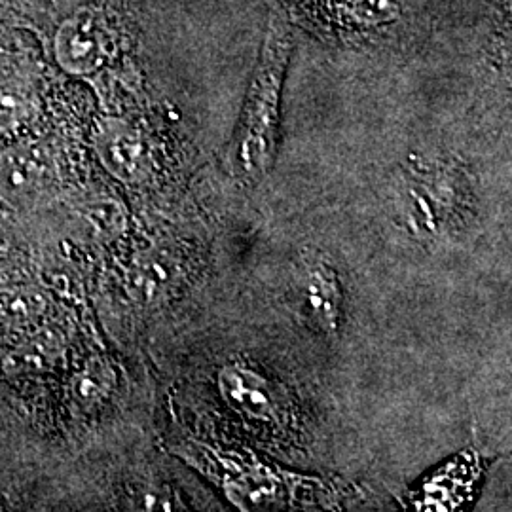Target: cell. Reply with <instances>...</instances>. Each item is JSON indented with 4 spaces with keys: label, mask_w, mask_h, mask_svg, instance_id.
<instances>
[{
    "label": "cell",
    "mask_w": 512,
    "mask_h": 512,
    "mask_svg": "<svg viewBox=\"0 0 512 512\" xmlns=\"http://www.w3.org/2000/svg\"><path fill=\"white\" fill-rule=\"evenodd\" d=\"M293 50L291 29L281 19H270L238 129L228 150L230 171L243 183L264 179L274 167L283 86Z\"/></svg>",
    "instance_id": "1"
},
{
    "label": "cell",
    "mask_w": 512,
    "mask_h": 512,
    "mask_svg": "<svg viewBox=\"0 0 512 512\" xmlns=\"http://www.w3.org/2000/svg\"><path fill=\"white\" fill-rule=\"evenodd\" d=\"M54 184L50 152L40 145H18L0 156V196L16 207L46 198Z\"/></svg>",
    "instance_id": "2"
},
{
    "label": "cell",
    "mask_w": 512,
    "mask_h": 512,
    "mask_svg": "<svg viewBox=\"0 0 512 512\" xmlns=\"http://www.w3.org/2000/svg\"><path fill=\"white\" fill-rule=\"evenodd\" d=\"M298 302L313 329L334 336L342 327L344 294L327 262H311L298 277Z\"/></svg>",
    "instance_id": "3"
},
{
    "label": "cell",
    "mask_w": 512,
    "mask_h": 512,
    "mask_svg": "<svg viewBox=\"0 0 512 512\" xmlns=\"http://www.w3.org/2000/svg\"><path fill=\"white\" fill-rule=\"evenodd\" d=\"M95 150L110 175L122 183H141L150 171V152L137 129L120 120L105 122L95 137Z\"/></svg>",
    "instance_id": "4"
},
{
    "label": "cell",
    "mask_w": 512,
    "mask_h": 512,
    "mask_svg": "<svg viewBox=\"0 0 512 512\" xmlns=\"http://www.w3.org/2000/svg\"><path fill=\"white\" fill-rule=\"evenodd\" d=\"M55 55L59 65L71 74L93 73L107 57L105 35L97 19L74 16L55 35Z\"/></svg>",
    "instance_id": "5"
},
{
    "label": "cell",
    "mask_w": 512,
    "mask_h": 512,
    "mask_svg": "<svg viewBox=\"0 0 512 512\" xmlns=\"http://www.w3.org/2000/svg\"><path fill=\"white\" fill-rule=\"evenodd\" d=\"M219 391L230 408L251 420L270 421L277 414L272 385L249 366H224L219 374Z\"/></svg>",
    "instance_id": "6"
},
{
    "label": "cell",
    "mask_w": 512,
    "mask_h": 512,
    "mask_svg": "<svg viewBox=\"0 0 512 512\" xmlns=\"http://www.w3.org/2000/svg\"><path fill=\"white\" fill-rule=\"evenodd\" d=\"M397 217L414 238L431 241L444 230L446 203L431 186L410 184L399 198Z\"/></svg>",
    "instance_id": "7"
},
{
    "label": "cell",
    "mask_w": 512,
    "mask_h": 512,
    "mask_svg": "<svg viewBox=\"0 0 512 512\" xmlns=\"http://www.w3.org/2000/svg\"><path fill=\"white\" fill-rule=\"evenodd\" d=\"M46 304V296L31 287L0 289V323L29 325L44 315Z\"/></svg>",
    "instance_id": "8"
},
{
    "label": "cell",
    "mask_w": 512,
    "mask_h": 512,
    "mask_svg": "<svg viewBox=\"0 0 512 512\" xmlns=\"http://www.w3.org/2000/svg\"><path fill=\"white\" fill-rule=\"evenodd\" d=\"M33 109V95L16 78L0 76V131L25 122Z\"/></svg>",
    "instance_id": "9"
},
{
    "label": "cell",
    "mask_w": 512,
    "mask_h": 512,
    "mask_svg": "<svg viewBox=\"0 0 512 512\" xmlns=\"http://www.w3.org/2000/svg\"><path fill=\"white\" fill-rule=\"evenodd\" d=\"M112 384L114 378L110 366L101 361H92L74 376V397L78 399V403L92 406L109 393Z\"/></svg>",
    "instance_id": "10"
},
{
    "label": "cell",
    "mask_w": 512,
    "mask_h": 512,
    "mask_svg": "<svg viewBox=\"0 0 512 512\" xmlns=\"http://www.w3.org/2000/svg\"><path fill=\"white\" fill-rule=\"evenodd\" d=\"M82 219L90 226L97 238L112 239L122 234L126 226V213L118 203L103 200L88 205L82 213Z\"/></svg>",
    "instance_id": "11"
},
{
    "label": "cell",
    "mask_w": 512,
    "mask_h": 512,
    "mask_svg": "<svg viewBox=\"0 0 512 512\" xmlns=\"http://www.w3.org/2000/svg\"><path fill=\"white\" fill-rule=\"evenodd\" d=\"M131 281H133L135 294L139 298L150 300L156 294L162 293V289L169 283V268L165 266L164 260L156 256H148L135 266Z\"/></svg>",
    "instance_id": "12"
}]
</instances>
